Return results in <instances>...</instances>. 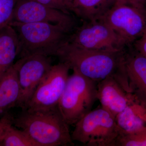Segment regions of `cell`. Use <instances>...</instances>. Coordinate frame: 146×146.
Segmentation results:
<instances>
[{
  "mask_svg": "<svg viewBox=\"0 0 146 146\" xmlns=\"http://www.w3.org/2000/svg\"><path fill=\"white\" fill-rule=\"evenodd\" d=\"M115 0H72V13L83 21L97 20L113 6Z\"/></svg>",
  "mask_w": 146,
  "mask_h": 146,
  "instance_id": "obj_16",
  "label": "cell"
},
{
  "mask_svg": "<svg viewBox=\"0 0 146 146\" xmlns=\"http://www.w3.org/2000/svg\"><path fill=\"white\" fill-rule=\"evenodd\" d=\"M125 48V66L131 93L146 103V57L132 47Z\"/></svg>",
  "mask_w": 146,
  "mask_h": 146,
  "instance_id": "obj_12",
  "label": "cell"
},
{
  "mask_svg": "<svg viewBox=\"0 0 146 146\" xmlns=\"http://www.w3.org/2000/svg\"><path fill=\"white\" fill-rule=\"evenodd\" d=\"M131 47L137 52L146 57V33L141 38L136 40Z\"/></svg>",
  "mask_w": 146,
  "mask_h": 146,
  "instance_id": "obj_23",
  "label": "cell"
},
{
  "mask_svg": "<svg viewBox=\"0 0 146 146\" xmlns=\"http://www.w3.org/2000/svg\"><path fill=\"white\" fill-rule=\"evenodd\" d=\"M12 21L18 23H46L57 24L72 31L77 27L76 21L70 13L42 4L34 0H18Z\"/></svg>",
  "mask_w": 146,
  "mask_h": 146,
  "instance_id": "obj_9",
  "label": "cell"
},
{
  "mask_svg": "<svg viewBox=\"0 0 146 146\" xmlns=\"http://www.w3.org/2000/svg\"><path fill=\"white\" fill-rule=\"evenodd\" d=\"M99 19L115 32L125 48L146 33V11L125 5H113Z\"/></svg>",
  "mask_w": 146,
  "mask_h": 146,
  "instance_id": "obj_6",
  "label": "cell"
},
{
  "mask_svg": "<svg viewBox=\"0 0 146 146\" xmlns=\"http://www.w3.org/2000/svg\"><path fill=\"white\" fill-rule=\"evenodd\" d=\"M42 4L72 14V0H34Z\"/></svg>",
  "mask_w": 146,
  "mask_h": 146,
  "instance_id": "obj_20",
  "label": "cell"
},
{
  "mask_svg": "<svg viewBox=\"0 0 146 146\" xmlns=\"http://www.w3.org/2000/svg\"><path fill=\"white\" fill-rule=\"evenodd\" d=\"M20 50L18 35L8 25L0 30V79L13 65Z\"/></svg>",
  "mask_w": 146,
  "mask_h": 146,
  "instance_id": "obj_15",
  "label": "cell"
},
{
  "mask_svg": "<svg viewBox=\"0 0 146 146\" xmlns=\"http://www.w3.org/2000/svg\"><path fill=\"white\" fill-rule=\"evenodd\" d=\"M1 146H39L25 131L15 128L13 125L7 130Z\"/></svg>",
  "mask_w": 146,
  "mask_h": 146,
  "instance_id": "obj_17",
  "label": "cell"
},
{
  "mask_svg": "<svg viewBox=\"0 0 146 146\" xmlns=\"http://www.w3.org/2000/svg\"><path fill=\"white\" fill-rule=\"evenodd\" d=\"M121 134L138 132L146 129V103L135 99L115 117Z\"/></svg>",
  "mask_w": 146,
  "mask_h": 146,
  "instance_id": "obj_14",
  "label": "cell"
},
{
  "mask_svg": "<svg viewBox=\"0 0 146 146\" xmlns=\"http://www.w3.org/2000/svg\"><path fill=\"white\" fill-rule=\"evenodd\" d=\"M18 0H0V30L12 22L14 8Z\"/></svg>",
  "mask_w": 146,
  "mask_h": 146,
  "instance_id": "obj_19",
  "label": "cell"
},
{
  "mask_svg": "<svg viewBox=\"0 0 146 146\" xmlns=\"http://www.w3.org/2000/svg\"><path fill=\"white\" fill-rule=\"evenodd\" d=\"M116 146H146V129L135 133H121Z\"/></svg>",
  "mask_w": 146,
  "mask_h": 146,
  "instance_id": "obj_18",
  "label": "cell"
},
{
  "mask_svg": "<svg viewBox=\"0 0 146 146\" xmlns=\"http://www.w3.org/2000/svg\"><path fill=\"white\" fill-rule=\"evenodd\" d=\"M125 5L146 11V0H115L113 5Z\"/></svg>",
  "mask_w": 146,
  "mask_h": 146,
  "instance_id": "obj_22",
  "label": "cell"
},
{
  "mask_svg": "<svg viewBox=\"0 0 146 146\" xmlns=\"http://www.w3.org/2000/svg\"><path fill=\"white\" fill-rule=\"evenodd\" d=\"M21 58L0 79V117L18 105L21 95L18 71Z\"/></svg>",
  "mask_w": 146,
  "mask_h": 146,
  "instance_id": "obj_13",
  "label": "cell"
},
{
  "mask_svg": "<svg viewBox=\"0 0 146 146\" xmlns=\"http://www.w3.org/2000/svg\"><path fill=\"white\" fill-rule=\"evenodd\" d=\"M14 118L13 125L26 132L39 146H68L74 143L69 125L57 107L28 111Z\"/></svg>",
  "mask_w": 146,
  "mask_h": 146,
  "instance_id": "obj_2",
  "label": "cell"
},
{
  "mask_svg": "<svg viewBox=\"0 0 146 146\" xmlns=\"http://www.w3.org/2000/svg\"><path fill=\"white\" fill-rule=\"evenodd\" d=\"M97 98L101 106L116 117L136 98L135 95L123 89L112 77L97 84Z\"/></svg>",
  "mask_w": 146,
  "mask_h": 146,
  "instance_id": "obj_11",
  "label": "cell"
},
{
  "mask_svg": "<svg viewBox=\"0 0 146 146\" xmlns=\"http://www.w3.org/2000/svg\"><path fill=\"white\" fill-rule=\"evenodd\" d=\"M50 57L33 54L21 58L18 75L21 95L17 106L23 110L25 108L37 86L52 67Z\"/></svg>",
  "mask_w": 146,
  "mask_h": 146,
  "instance_id": "obj_10",
  "label": "cell"
},
{
  "mask_svg": "<svg viewBox=\"0 0 146 146\" xmlns=\"http://www.w3.org/2000/svg\"><path fill=\"white\" fill-rule=\"evenodd\" d=\"M125 48L90 49L68 42L56 56L70 70H76L90 79L98 82L112 77L127 92L131 93L125 66Z\"/></svg>",
  "mask_w": 146,
  "mask_h": 146,
  "instance_id": "obj_1",
  "label": "cell"
},
{
  "mask_svg": "<svg viewBox=\"0 0 146 146\" xmlns=\"http://www.w3.org/2000/svg\"><path fill=\"white\" fill-rule=\"evenodd\" d=\"M14 118L10 114L6 113L0 118V146L8 128L13 124Z\"/></svg>",
  "mask_w": 146,
  "mask_h": 146,
  "instance_id": "obj_21",
  "label": "cell"
},
{
  "mask_svg": "<svg viewBox=\"0 0 146 146\" xmlns=\"http://www.w3.org/2000/svg\"><path fill=\"white\" fill-rule=\"evenodd\" d=\"M9 25L18 35L20 58L33 54L56 56L73 32L63 26L49 23L12 21Z\"/></svg>",
  "mask_w": 146,
  "mask_h": 146,
  "instance_id": "obj_3",
  "label": "cell"
},
{
  "mask_svg": "<svg viewBox=\"0 0 146 146\" xmlns=\"http://www.w3.org/2000/svg\"><path fill=\"white\" fill-rule=\"evenodd\" d=\"M70 67L60 62L52 65L23 110L33 111L57 107L69 77Z\"/></svg>",
  "mask_w": 146,
  "mask_h": 146,
  "instance_id": "obj_7",
  "label": "cell"
},
{
  "mask_svg": "<svg viewBox=\"0 0 146 146\" xmlns=\"http://www.w3.org/2000/svg\"><path fill=\"white\" fill-rule=\"evenodd\" d=\"M71 134L73 141L87 146H116L121 131L115 117L100 107L78 121Z\"/></svg>",
  "mask_w": 146,
  "mask_h": 146,
  "instance_id": "obj_5",
  "label": "cell"
},
{
  "mask_svg": "<svg viewBox=\"0 0 146 146\" xmlns=\"http://www.w3.org/2000/svg\"><path fill=\"white\" fill-rule=\"evenodd\" d=\"M58 107L69 125H75L92 110L97 98L98 82L73 70Z\"/></svg>",
  "mask_w": 146,
  "mask_h": 146,
  "instance_id": "obj_4",
  "label": "cell"
},
{
  "mask_svg": "<svg viewBox=\"0 0 146 146\" xmlns=\"http://www.w3.org/2000/svg\"><path fill=\"white\" fill-rule=\"evenodd\" d=\"M68 42L85 48L121 50L125 48L118 35L101 19L83 21L71 33Z\"/></svg>",
  "mask_w": 146,
  "mask_h": 146,
  "instance_id": "obj_8",
  "label": "cell"
}]
</instances>
